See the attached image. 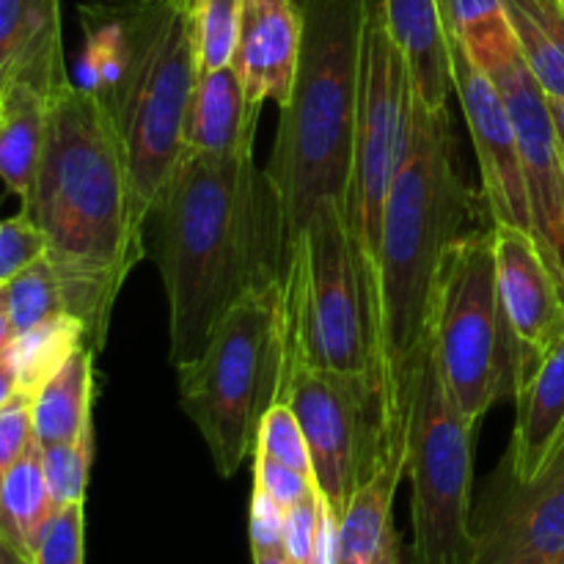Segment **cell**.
Instances as JSON below:
<instances>
[{
    "instance_id": "e0dca14e",
    "label": "cell",
    "mask_w": 564,
    "mask_h": 564,
    "mask_svg": "<svg viewBox=\"0 0 564 564\" xmlns=\"http://www.w3.org/2000/svg\"><path fill=\"white\" fill-rule=\"evenodd\" d=\"M303 44L301 0H246L235 69L240 75L251 108L264 102L281 105L295 86Z\"/></svg>"
},
{
    "instance_id": "5bb4252c",
    "label": "cell",
    "mask_w": 564,
    "mask_h": 564,
    "mask_svg": "<svg viewBox=\"0 0 564 564\" xmlns=\"http://www.w3.org/2000/svg\"><path fill=\"white\" fill-rule=\"evenodd\" d=\"M449 55L452 88L460 99L468 135H471L474 152H477L482 198L490 224L512 226V229H523L532 235L521 147H518V130L510 108H507L494 77L479 69L477 61L466 53L457 39H449Z\"/></svg>"
},
{
    "instance_id": "f1b7e54d",
    "label": "cell",
    "mask_w": 564,
    "mask_h": 564,
    "mask_svg": "<svg viewBox=\"0 0 564 564\" xmlns=\"http://www.w3.org/2000/svg\"><path fill=\"white\" fill-rule=\"evenodd\" d=\"M55 28H61V0H0V77Z\"/></svg>"
},
{
    "instance_id": "4316f807",
    "label": "cell",
    "mask_w": 564,
    "mask_h": 564,
    "mask_svg": "<svg viewBox=\"0 0 564 564\" xmlns=\"http://www.w3.org/2000/svg\"><path fill=\"white\" fill-rule=\"evenodd\" d=\"M3 290L11 323H14V334H22V330L33 328V325L66 312L64 286H61L58 273H55L47 257L28 264L9 284H3Z\"/></svg>"
},
{
    "instance_id": "603a6c76",
    "label": "cell",
    "mask_w": 564,
    "mask_h": 564,
    "mask_svg": "<svg viewBox=\"0 0 564 564\" xmlns=\"http://www.w3.org/2000/svg\"><path fill=\"white\" fill-rule=\"evenodd\" d=\"M53 516L55 505L44 479L42 444L33 438L0 482V534L22 554L33 556V549Z\"/></svg>"
},
{
    "instance_id": "4fadbf2b",
    "label": "cell",
    "mask_w": 564,
    "mask_h": 564,
    "mask_svg": "<svg viewBox=\"0 0 564 564\" xmlns=\"http://www.w3.org/2000/svg\"><path fill=\"white\" fill-rule=\"evenodd\" d=\"M471 564H564V468L518 482L501 463L474 516Z\"/></svg>"
},
{
    "instance_id": "9c48e42d",
    "label": "cell",
    "mask_w": 564,
    "mask_h": 564,
    "mask_svg": "<svg viewBox=\"0 0 564 564\" xmlns=\"http://www.w3.org/2000/svg\"><path fill=\"white\" fill-rule=\"evenodd\" d=\"M413 110V83L405 55L386 25L380 0H367L358 66V108L347 185V224L367 281L375 292L386 202L400 174Z\"/></svg>"
},
{
    "instance_id": "d590c367",
    "label": "cell",
    "mask_w": 564,
    "mask_h": 564,
    "mask_svg": "<svg viewBox=\"0 0 564 564\" xmlns=\"http://www.w3.org/2000/svg\"><path fill=\"white\" fill-rule=\"evenodd\" d=\"M317 510H319V490L297 505L286 507L284 512V532H281V554L290 564L312 562L314 532H317Z\"/></svg>"
},
{
    "instance_id": "d6a6232c",
    "label": "cell",
    "mask_w": 564,
    "mask_h": 564,
    "mask_svg": "<svg viewBox=\"0 0 564 564\" xmlns=\"http://www.w3.org/2000/svg\"><path fill=\"white\" fill-rule=\"evenodd\" d=\"M47 253L42 229L25 213L0 220V286Z\"/></svg>"
},
{
    "instance_id": "ab89813d",
    "label": "cell",
    "mask_w": 564,
    "mask_h": 564,
    "mask_svg": "<svg viewBox=\"0 0 564 564\" xmlns=\"http://www.w3.org/2000/svg\"><path fill=\"white\" fill-rule=\"evenodd\" d=\"M14 323H11L9 303H6V290L0 286V356H6L9 345L14 341Z\"/></svg>"
},
{
    "instance_id": "d6986e66",
    "label": "cell",
    "mask_w": 564,
    "mask_h": 564,
    "mask_svg": "<svg viewBox=\"0 0 564 564\" xmlns=\"http://www.w3.org/2000/svg\"><path fill=\"white\" fill-rule=\"evenodd\" d=\"M386 25L405 55L413 94L424 108H449L452 55L449 31L438 0H380Z\"/></svg>"
},
{
    "instance_id": "74e56055",
    "label": "cell",
    "mask_w": 564,
    "mask_h": 564,
    "mask_svg": "<svg viewBox=\"0 0 564 564\" xmlns=\"http://www.w3.org/2000/svg\"><path fill=\"white\" fill-rule=\"evenodd\" d=\"M308 564H339V512L319 494L317 532H314L312 562Z\"/></svg>"
},
{
    "instance_id": "cb8c5ba5",
    "label": "cell",
    "mask_w": 564,
    "mask_h": 564,
    "mask_svg": "<svg viewBox=\"0 0 564 564\" xmlns=\"http://www.w3.org/2000/svg\"><path fill=\"white\" fill-rule=\"evenodd\" d=\"M518 50L545 97L564 99V9L560 0H501Z\"/></svg>"
},
{
    "instance_id": "ac0fdd59",
    "label": "cell",
    "mask_w": 564,
    "mask_h": 564,
    "mask_svg": "<svg viewBox=\"0 0 564 564\" xmlns=\"http://www.w3.org/2000/svg\"><path fill=\"white\" fill-rule=\"evenodd\" d=\"M518 419L505 466L518 482H538L554 463L564 430V334L516 394Z\"/></svg>"
},
{
    "instance_id": "4dcf8cb0",
    "label": "cell",
    "mask_w": 564,
    "mask_h": 564,
    "mask_svg": "<svg viewBox=\"0 0 564 564\" xmlns=\"http://www.w3.org/2000/svg\"><path fill=\"white\" fill-rule=\"evenodd\" d=\"M253 455H264L270 457V460L281 463V466L312 474V455H308L306 435H303V427L301 422H297L295 411H292L286 402L279 400L264 411Z\"/></svg>"
},
{
    "instance_id": "ee69618b",
    "label": "cell",
    "mask_w": 564,
    "mask_h": 564,
    "mask_svg": "<svg viewBox=\"0 0 564 564\" xmlns=\"http://www.w3.org/2000/svg\"><path fill=\"white\" fill-rule=\"evenodd\" d=\"M562 455H564V430H562V435H560V444H556V452H554V463L560 460ZM554 463H551V466H554Z\"/></svg>"
},
{
    "instance_id": "b9f144b4",
    "label": "cell",
    "mask_w": 564,
    "mask_h": 564,
    "mask_svg": "<svg viewBox=\"0 0 564 564\" xmlns=\"http://www.w3.org/2000/svg\"><path fill=\"white\" fill-rule=\"evenodd\" d=\"M0 564H33V562H31V556L22 554L17 545H11L9 540L0 534Z\"/></svg>"
},
{
    "instance_id": "8992f818",
    "label": "cell",
    "mask_w": 564,
    "mask_h": 564,
    "mask_svg": "<svg viewBox=\"0 0 564 564\" xmlns=\"http://www.w3.org/2000/svg\"><path fill=\"white\" fill-rule=\"evenodd\" d=\"M127 58L105 108L119 130L143 218L187 154V113L198 80L187 0H119Z\"/></svg>"
},
{
    "instance_id": "7402d4cb",
    "label": "cell",
    "mask_w": 564,
    "mask_h": 564,
    "mask_svg": "<svg viewBox=\"0 0 564 564\" xmlns=\"http://www.w3.org/2000/svg\"><path fill=\"white\" fill-rule=\"evenodd\" d=\"M94 356L97 350L80 347L58 372L44 380L31 397L33 438L42 446L66 444L86 433L94 408Z\"/></svg>"
},
{
    "instance_id": "e575fe53",
    "label": "cell",
    "mask_w": 564,
    "mask_h": 564,
    "mask_svg": "<svg viewBox=\"0 0 564 564\" xmlns=\"http://www.w3.org/2000/svg\"><path fill=\"white\" fill-rule=\"evenodd\" d=\"M31 397L28 391H20L9 405L0 408V482L33 441Z\"/></svg>"
},
{
    "instance_id": "d4e9b609",
    "label": "cell",
    "mask_w": 564,
    "mask_h": 564,
    "mask_svg": "<svg viewBox=\"0 0 564 564\" xmlns=\"http://www.w3.org/2000/svg\"><path fill=\"white\" fill-rule=\"evenodd\" d=\"M80 347L88 345V330L75 314L64 312L58 317H50L44 323L33 325V328L22 330L14 336L6 356H9L11 367H14L17 380H20V391H33L53 378Z\"/></svg>"
},
{
    "instance_id": "30bf717a",
    "label": "cell",
    "mask_w": 564,
    "mask_h": 564,
    "mask_svg": "<svg viewBox=\"0 0 564 564\" xmlns=\"http://www.w3.org/2000/svg\"><path fill=\"white\" fill-rule=\"evenodd\" d=\"M474 441L427 352L408 438L413 556L416 564H471L474 556Z\"/></svg>"
},
{
    "instance_id": "8fae6325",
    "label": "cell",
    "mask_w": 564,
    "mask_h": 564,
    "mask_svg": "<svg viewBox=\"0 0 564 564\" xmlns=\"http://www.w3.org/2000/svg\"><path fill=\"white\" fill-rule=\"evenodd\" d=\"M279 400L295 411L312 455L314 485L336 512H345L358 485L394 455L386 441L383 400L372 380L317 369H292Z\"/></svg>"
},
{
    "instance_id": "f546056e",
    "label": "cell",
    "mask_w": 564,
    "mask_h": 564,
    "mask_svg": "<svg viewBox=\"0 0 564 564\" xmlns=\"http://www.w3.org/2000/svg\"><path fill=\"white\" fill-rule=\"evenodd\" d=\"M94 460V427L66 444L42 446V468L55 510L86 501Z\"/></svg>"
},
{
    "instance_id": "52a82bcc",
    "label": "cell",
    "mask_w": 564,
    "mask_h": 564,
    "mask_svg": "<svg viewBox=\"0 0 564 564\" xmlns=\"http://www.w3.org/2000/svg\"><path fill=\"white\" fill-rule=\"evenodd\" d=\"M281 372V279L242 292L218 319L202 356L176 369L182 408L224 479L235 477L253 457L264 411L279 402Z\"/></svg>"
},
{
    "instance_id": "9a60e30c",
    "label": "cell",
    "mask_w": 564,
    "mask_h": 564,
    "mask_svg": "<svg viewBox=\"0 0 564 564\" xmlns=\"http://www.w3.org/2000/svg\"><path fill=\"white\" fill-rule=\"evenodd\" d=\"M61 28L28 47L3 75L0 86V180L20 198H31L47 135L50 99L66 77Z\"/></svg>"
},
{
    "instance_id": "7bdbcfd3",
    "label": "cell",
    "mask_w": 564,
    "mask_h": 564,
    "mask_svg": "<svg viewBox=\"0 0 564 564\" xmlns=\"http://www.w3.org/2000/svg\"><path fill=\"white\" fill-rule=\"evenodd\" d=\"M253 564H290L281 551H251Z\"/></svg>"
},
{
    "instance_id": "836d02e7",
    "label": "cell",
    "mask_w": 564,
    "mask_h": 564,
    "mask_svg": "<svg viewBox=\"0 0 564 564\" xmlns=\"http://www.w3.org/2000/svg\"><path fill=\"white\" fill-rule=\"evenodd\" d=\"M253 485H259V488H262L270 499L279 501L284 510L317 494V485H314L312 474L281 466V463L270 460V457L264 455H253Z\"/></svg>"
},
{
    "instance_id": "ba28073f",
    "label": "cell",
    "mask_w": 564,
    "mask_h": 564,
    "mask_svg": "<svg viewBox=\"0 0 564 564\" xmlns=\"http://www.w3.org/2000/svg\"><path fill=\"white\" fill-rule=\"evenodd\" d=\"M430 350L446 391L471 427L501 400H516L521 364L496 284L494 226L449 246L435 290Z\"/></svg>"
},
{
    "instance_id": "3957f363",
    "label": "cell",
    "mask_w": 564,
    "mask_h": 564,
    "mask_svg": "<svg viewBox=\"0 0 564 564\" xmlns=\"http://www.w3.org/2000/svg\"><path fill=\"white\" fill-rule=\"evenodd\" d=\"M154 262L169 297L171 364L196 361L226 308L246 290L281 279L284 226L253 152L187 149L158 207Z\"/></svg>"
},
{
    "instance_id": "2e32d148",
    "label": "cell",
    "mask_w": 564,
    "mask_h": 564,
    "mask_svg": "<svg viewBox=\"0 0 564 564\" xmlns=\"http://www.w3.org/2000/svg\"><path fill=\"white\" fill-rule=\"evenodd\" d=\"M494 253L499 301L516 341L523 386L564 334V301L529 231L494 224Z\"/></svg>"
},
{
    "instance_id": "ffe728a7",
    "label": "cell",
    "mask_w": 564,
    "mask_h": 564,
    "mask_svg": "<svg viewBox=\"0 0 564 564\" xmlns=\"http://www.w3.org/2000/svg\"><path fill=\"white\" fill-rule=\"evenodd\" d=\"M408 460L391 457L358 485L339 518V564H405L394 527V496Z\"/></svg>"
},
{
    "instance_id": "60d3db41",
    "label": "cell",
    "mask_w": 564,
    "mask_h": 564,
    "mask_svg": "<svg viewBox=\"0 0 564 564\" xmlns=\"http://www.w3.org/2000/svg\"><path fill=\"white\" fill-rule=\"evenodd\" d=\"M545 102H549V113H551V121H554L556 143H560V152L564 158V99L545 97Z\"/></svg>"
},
{
    "instance_id": "44dd1931",
    "label": "cell",
    "mask_w": 564,
    "mask_h": 564,
    "mask_svg": "<svg viewBox=\"0 0 564 564\" xmlns=\"http://www.w3.org/2000/svg\"><path fill=\"white\" fill-rule=\"evenodd\" d=\"M262 110L251 108L235 64L202 72L187 113V149L207 154L253 152Z\"/></svg>"
},
{
    "instance_id": "f35d334b",
    "label": "cell",
    "mask_w": 564,
    "mask_h": 564,
    "mask_svg": "<svg viewBox=\"0 0 564 564\" xmlns=\"http://www.w3.org/2000/svg\"><path fill=\"white\" fill-rule=\"evenodd\" d=\"M17 394H20V380H17L14 367L9 356H0V408L9 405Z\"/></svg>"
},
{
    "instance_id": "7a4b0ae2",
    "label": "cell",
    "mask_w": 564,
    "mask_h": 564,
    "mask_svg": "<svg viewBox=\"0 0 564 564\" xmlns=\"http://www.w3.org/2000/svg\"><path fill=\"white\" fill-rule=\"evenodd\" d=\"M482 226V196L457 165L449 108H424L413 94L405 158L391 185L375 273L378 378L386 438L408 457L413 400L430 352L435 290L446 251Z\"/></svg>"
},
{
    "instance_id": "1f68e13d",
    "label": "cell",
    "mask_w": 564,
    "mask_h": 564,
    "mask_svg": "<svg viewBox=\"0 0 564 564\" xmlns=\"http://www.w3.org/2000/svg\"><path fill=\"white\" fill-rule=\"evenodd\" d=\"M33 564H83L86 562V501L55 510L44 527Z\"/></svg>"
},
{
    "instance_id": "277c9868",
    "label": "cell",
    "mask_w": 564,
    "mask_h": 564,
    "mask_svg": "<svg viewBox=\"0 0 564 564\" xmlns=\"http://www.w3.org/2000/svg\"><path fill=\"white\" fill-rule=\"evenodd\" d=\"M301 9L295 86L279 108L264 165L284 226V257L319 202L336 198L347 207L367 0H301Z\"/></svg>"
},
{
    "instance_id": "7c38bea8",
    "label": "cell",
    "mask_w": 564,
    "mask_h": 564,
    "mask_svg": "<svg viewBox=\"0 0 564 564\" xmlns=\"http://www.w3.org/2000/svg\"><path fill=\"white\" fill-rule=\"evenodd\" d=\"M485 72L499 86L516 121L532 237L564 301V158L556 143L549 102L518 47L485 66Z\"/></svg>"
},
{
    "instance_id": "83f0119b",
    "label": "cell",
    "mask_w": 564,
    "mask_h": 564,
    "mask_svg": "<svg viewBox=\"0 0 564 564\" xmlns=\"http://www.w3.org/2000/svg\"><path fill=\"white\" fill-rule=\"evenodd\" d=\"M196 39L198 75L224 69L235 61L246 0H187Z\"/></svg>"
},
{
    "instance_id": "8d00e7d4",
    "label": "cell",
    "mask_w": 564,
    "mask_h": 564,
    "mask_svg": "<svg viewBox=\"0 0 564 564\" xmlns=\"http://www.w3.org/2000/svg\"><path fill=\"white\" fill-rule=\"evenodd\" d=\"M284 507L270 499L259 485L251 490V512H248V538L251 551H281L284 532Z\"/></svg>"
},
{
    "instance_id": "bcb514c9",
    "label": "cell",
    "mask_w": 564,
    "mask_h": 564,
    "mask_svg": "<svg viewBox=\"0 0 564 564\" xmlns=\"http://www.w3.org/2000/svg\"><path fill=\"white\" fill-rule=\"evenodd\" d=\"M560 6H562V9H564V0H560Z\"/></svg>"
},
{
    "instance_id": "6da1fadb",
    "label": "cell",
    "mask_w": 564,
    "mask_h": 564,
    "mask_svg": "<svg viewBox=\"0 0 564 564\" xmlns=\"http://www.w3.org/2000/svg\"><path fill=\"white\" fill-rule=\"evenodd\" d=\"M22 213L42 229L66 312L86 325L88 345L99 352L116 297L147 253L149 224L108 108L69 75L50 99L47 135Z\"/></svg>"
},
{
    "instance_id": "5b68a950",
    "label": "cell",
    "mask_w": 564,
    "mask_h": 564,
    "mask_svg": "<svg viewBox=\"0 0 564 564\" xmlns=\"http://www.w3.org/2000/svg\"><path fill=\"white\" fill-rule=\"evenodd\" d=\"M281 380L292 369L303 367L341 378L372 380L380 391L375 292L364 275L352 242L347 207L336 198L319 202L297 240L286 248L281 268Z\"/></svg>"
},
{
    "instance_id": "f6af8a7d",
    "label": "cell",
    "mask_w": 564,
    "mask_h": 564,
    "mask_svg": "<svg viewBox=\"0 0 564 564\" xmlns=\"http://www.w3.org/2000/svg\"><path fill=\"white\" fill-rule=\"evenodd\" d=\"M551 468H564V455H562V457H560V460H556V463H554V466H551Z\"/></svg>"
},
{
    "instance_id": "484cf974",
    "label": "cell",
    "mask_w": 564,
    "mask_h": 564,
    "mask_svg": "<svg viewBox=\"0 0 564 564\" xmlns=\"http://www.w3.org/2000/svg\"><path fill=\"white\" fill-rule=\"evenodd\" d=\"M438 6L449 39H457L482 69L518 47L501 0H438Z\"/></svg>"
},
{
    "instance_id": "7dc6e473",
    "label": "cell",
    "mask_w": 564,
    "mask_h": 564,
    "mask_svg": "<svg viewBox=\"0 0 564 564\" xmlns=\"http://www.w3.org/2000/svg\"><path fill=\"white\" fill-rule=\"evenodd\" d=\"M0 86H3V77H0Z\"/></svg>"
}]
</instances>
